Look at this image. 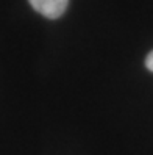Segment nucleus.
<instances>
[{"instance_id":"obj_2","label":"nucleus","mask_w":153,"mask_h":155,"mask_svg":"<svg viewBox=\"0 0 153 155\" xmlns=\"http://www.w3.org/2000/svg\"><path fill=\"white\" fill-rule=\"evenodd\" d=\"M145 66H147V69L148 71H151L153 72V50L147 55V58H145Z\"/></svg>"},{"instance_id":"obj_1","label":"nucleus","mask_w":153,"mask_h":155,"mask_svg":"<svg viewBox=\"0 0 153 155\" xmlns=\"http://www.w3.org/2000/svg\"><path fill=\"white\" fill-rule=\"evenodd\" d=\"M28 3L47 19H58L67 10L69 0H28Z\"/></svg>"}]
</instances>
